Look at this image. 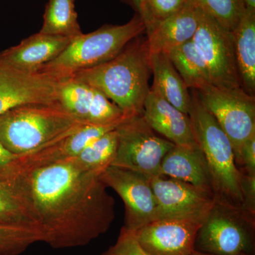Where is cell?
<instances>
[{
    "label": "cell",
    "mask_w": 255,
    "mask_h": 255,
    "mask_svg": "<svg viewBox=\"0 0 255 255\" xmlns=\"http://www.w3.org/2000/svg\"><path fill=\"white\" fill-rule=\"evenodd\" d=\"M100 175L72 158L32 173L42 242L55 249L78 248L107 232L115 219V201Z\"/></svg>",
    "instance_id": "obj_1"
},
{
    "label": "cell",
    "mask_w": 255,
    "mask_h": 255,
    "mask_svg": "<svg viewBox=\"0 0 255 255\" xmlns=\"http://www.w3.org/2000/svg\"><path fill=\"white\" fill-rule=\"evenodd\" d=\"M151 74L146 40L137 37L112 60L69 77L100 90L129 117L142 113Z\"/></svg>",
    "instance_id": "obj_2"
},
{
    "label": "cell",
    "mask_w": 255,
    "mask_h": 255,
    "mask_svg": "<svg viewBox=\"0 0 255 255\" xmlns=\"http://www.w3.org/2000/svg\"><path fill=\"white\" fill-rule=\"evenodd\" d=\"M189 117L197 145L204 153L215 201L243 209V172L236 164L231 140L191 90Z\"/></svg>",
    "instance_id": "obj_3"
},
{
    "label": "cell",
    "mask_w": 255,
    "mask_h": 255,
    "mask_svg": "<svg viewBox=\"0 0 255 255\" xmlns=\"http://www.w3.org/2000/svg\"><path fill=\"white\" fill-rule=\"evenodd\" d=\"M85 124L59 104H31L0 116V142L15 155L51 143Z\"/></svg>",
    "instance_id": "obj_4"
},
{
    "label": "cell",
    "mask_w": 255,
    "mask_h": 255,
    "mask_svg": "<svg viewBox=\"0 0 255 255\" xmlns=\"http://www.w3.org/2000/svg\"><path fill=\"white\" fill-rule=\"evenodd\" d=\"M145 31V23L137 14L125 24L107 25L91 33H82L73 38L63 53L39 72L58 80L97 66L117 56Z\"/></svg>",
    "instance_id": "obj_5"
},
{
    "label": "cell",
    "mask_w": 255,
    "mask_h": 255,
    "mask_svg": "<svg viewBox=\"0 0 255 255\" xmlns=\"http://www.w3.org/2000/svg\"><path fill=\"white\" fill-rule=\"evenodd\" d=\"M255 216L215 201L196 235L195 251L214 255H254Z\"/></svg>",
    "instance_id": "obj_6"
},
{
    "label": "cell",
    "mask_w": 255,
    "mask_h": 255,
    "mask_svg": "<svg viewBox=\"0 0 255 255\" xmlns=\"http://www.w3.org/2000/svg\"><path fill=\"white\" fill-rule=\"evenodd\" d=\"M117 130L118 148L112 165L150 177L160 176L161 164L174 144L157 135L142 113L127 117Z\"/></svg>",
    "instance_id": "obj_7"
},
{
    "label": "cell",
    "mask_w": 255,
    "mask_h": 255,
    "mask_svg": "<svg viewBox=\"0 0 255 255\" xmlns=\"http://www.w3.org/2000/svg\"><path fill=\"white\" fill-rule=\"evenodd\" d=\"M201 105L217 121L231 140L237 160L242 145L255 135V97L241 87L220 88L213 85L195 90Z\"/></svg>",
    "instance_id": "obj_8"
},
{
    "label": "cell",
    "mask_w": 255,
    "mask_h": 255,
    "mask_svg": "<svg viewBox=\"0 0 255 255\" xmlns=\"http://www.w3.org/2000/svg\"><path fill=\"white\" fill-rule=\"evenodd\" d=\"M196 9L198 26L191 40L207 64L211 84L220 88L241 87L233 32L201 9Z\"/></svg>",
    "instance_id": "obj_9"
},
{
    "label": "cell",
    "mask_w": 255,
    "mask_h": 255,
    "mask_svg": "<svg viewBox=\"0 0 255 255\" xmlns=\"http://www.w3.org/2000/svg\"><path fill=\"white\" fill-rule=\"evenodd\" d=\"M100 178L124 201L126 210L124 228L134 233L155 220L157 201L150 177L111 165L101 174Z\"/></svg>",
    "instance_id": "obj_10"
},
{
    "label": "cell",
    "mask_w": 255,
    "mask_h": 255,
    "mask_svg": "<svg viewBox=\"0 0 255 255\" xmlns=\"http://www.w3.org/2000/svg\"><path fill=\"white\" fill-rule=\"evenodd\" d=\"M150 181L157 201L154 221L182 219L202 223L214 205L212 194L187 183L164 176L150 177Z\"/></svg>",
    "instance_id": "obj_11"
},
{
    "label": "cell",
    "mask_w": 255,
    "mask_h": 255,
    "mask_svg": "<svg viewBox=\"0 0 255 255\" xmlns=\"http://www.w3.org/2000/svg\"><path fill=\"white\" fill-rule=\"evenodd\" d=\"M58 101L64 110L87 124H119L128 117L100 90L71 77L58 79Z\"/></svg>",
    "instance_id": "obj_12"
},
{
    "label": "cell",
    "mask_w": 255,
    "mask_h": 255,
    "mask_svg": "<svg viewBox=\"0 0 255 255\" xmlns=\"http://www.w3.org/2000/svg\"><path fill=\"white\" fill-rule=\"evenodd\" d=\"M58 80L44 72L26 73L0 64V116L19 106L58 104Z\"/></svg>",
    "instance_id": "obj_13"
},
{
    "label": "cell",
    "mask_w": 255,
    "mask_h": 255,
    "mask_svg": "<svg viewBox=\"0 0 255 255\" xmlns=\"http://www.w3.org/2000/svg\"><path fill=\"white\" fill-rule=\"evenodd\" d=\"M31 177L18 168L14 159L0 168V225L40 229Z\"/></svg>",
    "instance_id": "obj_14"
},
{
    "label": "cell",
    "mask_w": 255,
    "mask_h": 255,
    "mask_svg": "<svg viewBox=\"0 0 255 255\" xmlns=\"http://www.w3.org/2000/svg\"><path fill=\"white\" fill-rule=\"evenodd\" d=\"M201 223L190 220H156L133 234L149 255H192Z\"/></svg>",
    "instance_id": "obj_15"
},
{
    "label": "cell",
    "mask_w": 255,
    "mask_h": 255,
    "mask_svg": "<svg viewBox=\"0 0 255 255\" xmlns=\"http://www.w3.org/2000/svg\"><path fill=\"white\" fill-rule=\"evenodd\" d=\"M71 40L38 32L0 53V64L18 71L39 72L44 65L59 56Z\"/></svg>",
    "instance_id": "obj_16"
},
{
    "label": "cell",
    "mask_w": 255,
    "mask_h": 255,
    "mask_svg": "<svg viewBox=\"0 0 255 255\" xmlns=\"http://www.w3.org/2000/svg\"><path fill=\"white\" fill-rule=\"evenodd\" d=\"M142 115L152 130L174 145L198 146L189 115L183 113L150 89L144 102Z\"/></svg>",
    "instance_id": "obj_17"
},
{
    "label": "cell",
    "mask_w": 255,
    "mask_h": 255,
    "mask_svg": "<svg viewBox=\"0 0 255 255\" xmlns=\"http://www.w3.org/2000/svg\"><path fill=\"white\" fill-rule=\"evenodd\" d=\"M197 26V9L187 1L175 14L146 28L149 53L167 54L192 39Z\"/></svg>",
    "instance_id": "obj_18"
},
{
    "label": "cell",
    "mask_w": 255,
    "mask_h": 255,
    "mask_svg": "<svg viewBox=\"0 0 255 255\" xmlns=\"http://www.w3.org/2000/svg\"><path fill=\"white\" fill-rule=\"evenodd\" d=\"M159 175L187 183L214 196L209 167L199 145H174L164 157Z\"/></svg>",
    "instance_id": "obj_19"
},
{
    "label": "cell",
    "mask_w": 255,
    "mask_h": 255,
    "mask_svg": "<svg viewBox=\"0 0 255 255\" xmlns=\"http://www.w3.org/2000/svg\"><path fill=\"white\" fill-rule=\"evenodd\" d=\"M151 73L153 83L150 90L187 115L191 109V97L168 55L164 53L150 54Z\"/></svg>",
    "instance_id": "obj_20"
},
{
    "label": "cell",
    "mask_w": 255,
    "mask_h": 255,
    "mask_svg": "<svg viewBox=\"0 0 255 255\" xmlns=\"http://www.w3.org/2000/svg\"><path fill=\"white\" fill-rule=\"evenodd\" d=\"M235 53L242 88L252 96L255 92V10L246 8L236 29Z\"/></svg>",
    "instance_id": "obj_21"
},
{
    "label": "cell",
    "mask_w": 255,
    "mask_h": 255,
    "mask_svg": "<svg viewBox=\"0 0 255 255\" xmlns=\"http://www.w3.org/2000/svg\"><path fill=\"white\" fill-rule=\"evenodd\" d=\"M167 55L188 88L199 90L212 85L207 64L192 40L170 50Z\"/></svg>",
    "instance_id": "obj_22"
},
{
    "label": "cell",
    "mask_w": 255,
    "mask_h": 255,
    "mask_svg": "<svg viewBox=\"0 0 255 255\" xmlns=\"http://www.w3.org/2000/svg\"><path fill=\"white\" fill-rule=\"evenodd\" d=\"M75 2V0H48L39 32L70 39L81 34Z\"/></svg>",
    "instance_id": "obj_23"
},
{
    "label": "cell",
    "mask_w": 255,
    "mask_h": 255,
    "mask_svg": "<svg viewBox=\"0 0 255 255\" xmlns=\"http://www.w3.org/2000/svg\"><path fill=\"white\" fill-rule=\"evenodd\" d=\"M118 143V132L115 128L92 142L72 159L82 168L101 174L113 163Z\"/></svg>",
    "instance_id": "obj_24"
},
{
    "label": "cell",
    "mask_w": 255,
    "mask_h": 255,
    "mask_svg": "<svg viewBox=\"0 0 255 255\" xmlns=\"http://www.w3.org/2000/svg\"><path fill=\"white\" fill-rule=\"evenodd\" d=\"M195 7L212 16L229 31L236 29L246 10L244 0H187Z\"/></svg>",
    "instance_id": "obj_25"
},
{
    "label": "cell",
    "mask_w": 255,
    "mask_h": 255,
    "mask_svg": "<svg viewBox=\"0 0 255 255\" xmlns=\"http://www.w3.org/2000/svg\"><path fill=\"white\" fill-rule=\"evenodd\" d=\"M42 241L38 228L0 225V255H20L32 245Z\"/></svg>",
    "instance_id": "obj_26"
},
{
    "label": "cell",
    "mask_w": 255,
    "mask_h": 255,
    "mask_svg": "<svg viewBox=\"0 0 255 255\" xmlns=\"http://www.w3.org/2000/svg\"><path fill=\"white\" fill-rule=\"evenodd\" d=\"M187 2V0H144V12L141 17L146 28L175 14Z\"/></svg>",
    "instance_id": "obj_27"
},
{
    "label": "cell",
    "mask_w": 255,
    "mask_h": 255,
    "mask_svg": "<svg viewBox=\"0 0 255 255\" xmlns=\"http://www.w3.org/2000/svg\"><path fill=\"white\" fill-rule=\"evenodd\" d=\"M102 255H150L137 243L133 233L124 227L115 244Z\"/></svg>",
    "instance_id": "obj_28"
},
{
    "label": "cell",
    "mask_w": 255,
    "mask_h": 255,
    "mask_svg": "<svg viewBox=\"0 0 255 255\" xmlns=\"http://www.w3.org/2000/svg\"><path fill=\"white\" fill-rule=\"evenodd\" d=\"M241 171L243 172V209L252 216H255V173H249L242 169Z\"/></svg>",
    "instance_id": "obj_29"
},
{
    "label": "cell",
    "mask_w": 255,
    "mask_h": 255,
    "mask_svg": "<svg viewBox=\"0 0 255 255\" xmlns=\"http://www.w3.org/2000/svg\"><path fill=\"white\" fill-rule=\"evenodd\" d=\"M236 164L245 172L255 173V135L242 145Z\"/></svg>",
    "instance_id": "obj_30"
},
{
    "label": "cell",
    "mask_w": 255,
    "mask_h": 255,
    "mask_svg": "<svg viewBox=\"0 0 255 255\" xmlns=\"http://www.w3.org/2000/svg\"><path fill=\"white\" fill-rule=\"evenodd\" d=\"M15 157L16 155H13L9 150H6L0 142V168L10 163Z\"/></svg>",
    "instance_id": "obj_31"
},
{
    "label": "cell",
    "mask_w": 255,
    "mask_h": 255,
    "mask_svg": "<svg viewBox=\"0 0 255 255\" xmlns=\"http://www.w3.org/2000/svg\"><path fill=\"white\" fill-rule=\"evenodd\" d=\"M131 1L137 8L139 15L142 16L144 12V0H131Z\"/></svg>",
    "instance_id": "obj_32"
},
{
    "label": "cell",
    "mask_w": 255,
    "mask_h": 255,
    "mask_svg": "<svg viewBox=\"0 0 255 255\" xmlns=\"http://www.w3.org/2000/svg\"><path fill=\"white\" fill-rule=\"evenodd\" d=\"M246 3V8L248 9L255 10V0H244Z\"/></svg>",
    "instance_id": "obj_33"
},
{
    "label": "cell",
    "mask_w": 255,
    "mask_h": 255,
    "mask_svg": "<svg viewBox=\"0 0 255 255\" xmlns=\"http://www.w3.org/2000/svg\"><path fill=\"white\" fill-rule=\"evenodd\" d=\"M192 255H209V254H206V253H199V252H194V253H193Z\"/></svg>",
    "instance_id": "obj_34"
}]
</instances>
